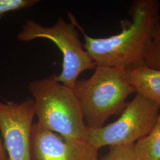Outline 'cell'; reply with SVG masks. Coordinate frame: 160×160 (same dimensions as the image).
I'll list each match as a JSON object with an SVG mask.
<instances>
[{"instance_id":"1","label":"cell","mask_w":160,"mask_h":160,"mask_svg":"<svg viewBox=\"0 0 160 160\" xmlns=\"http://www.w3.org/2000/svg\"><path fill=\"white\" fill-rule=\"evenodd\" d=\"M157 0H136L129 9L132 21H122V31L108 38H94L84 33L83 47L98 67L128 69L144 63L160 26Z\"/></svg>"},{"instance_id":"2","label":"cell","mask_w":160,"mask_h":160,"mask_svg":"<svg viewBox=\"0 0 160 160\" xmlns=\"http://www.w3.org/2000/svg\"><path fill=\"white\" fill-rule=\"evenodd\" d=\"M72 90L88 129L102 127L110 116L121 114L126 98L135 92L126 69L98 66L90 78L78 80Z\"/></svg>"},{"instance_id":"3","label":"cell","mask_w":160,"mask_h":160,"mask_svg":"<svg viewBox=\"0 0 160 160\" xmlns=\"http://www.w3.org/2000/svg\"><path fill=\"white\" fill-rule=\"evenodd\" d=\"M38 123L64 137L87 142L86 126L80 103L73 90L58 82L54 75L29 83Z\"/></svg>"},{"instance_id":"4","label":"cell","mask_w":160,"mask_h":160,"mask_svg":"<svg viewBox=\"0 0 160 160\" xmlns=\"http://www.w3.org/2000/svg\"><path fill=\"white\" fill-rule=\"evenodd\" d=\"M71 23H67L59 18L53 26H44L33 20H28L17 34V39L28 42L36 39H46L53 42L60 49L62 56V70L54 78L58 82L73 88L82 72L96 68L92 61L81 43L78 32V25L74 17Z\"/></svg>"},{"instance_id":"5","label":"cell","mask_w":160,"mask_h":160,"mask_svg":"<svg viewBox=\"0 0 160 160\" xmlns=\"http://www.w3.org/2000/svg\"><path fill=\"white\" fill-rule=\"evenodd\" d=\"M160 111L158 104L137 94L118 120L98 128H88L87 142L98 150L106 146L134 145L151 131Z\"/></svg>"},{"instance_id":"6","label":"cell","mask_w":160,"mask_h":160,"mask_svg":"<svg viewBox=\"0 0 160 160\" xmlns=\"http://www.w3.org/2000/svg\"><path fill=\"white\" fill-rule=\"evenodd\" d=\"M35 115L33 99L0 101V131L8 160H31L30 138Z\"/></svg>"},{"instance_id":"7","label":"cell","mask_w":160,"mask_h":160,"mask_svg":"<svg viewBox=\"0 0 160 160\" xmlns=\"http://www.w3.org/2000/svg\"><path fill=\"white\" fill-rule=\"evenodd\" d=\"M98 151L87 142L64 137L38 123L33 124L31 160H98Z\"/></svg>"},{"instance_id":"8","label":"cell","mask_w":160,"mask_h":160,"mask_svg":"<svg viewBox=\"0 0 160 160\" xmlns=\"http://www.w3.org/2000/svg\"><path fill=\"white\" fill-rule=\"evenodd\" d=\"M126 72L135 92L160 106V69L152 68L143 63L126 69Z\"/></svg>"},{"instance_id":"9","label":"cell","mask_w":160,"mask_h":160,"mask_svg":"<svg viewBox=\"0 0 160 160\" xmlns=\"http://www.w3.org/2000/svg\"><path fill=\"white\" fill-rule=\"evenodd\" d=\"M134 148L139 160H160V111L151 131L135 143Z\"/></svg>"},{"instance_id":"10","label":"cell","mask_w":160,"mask_h":160,"mask_svg":"<svg viewBox=\"0 0 160 160\" xmlns=\"http://www.w3.org/2000/svg\"><path fill=\"white\" fill-rule=\"evenodd\" d=\"M102 160H139L134 145L110 147L108 154Z\"/></svg>"},{"instance_id":"11","label":"cell","mask_w":160,"mask_h":160,"mask_svg":"<svg viewBox=\"0 0 160 160\" xmlns=\"http://www.w3.org/2000/svg\"><path fill=\"white\" fill-rule=\"evenodd\" d=\"M144 63L150 68L160 69V26L155 33Z\"/></svg>"},{"instance_id":"12","label":"cell","mask_w":160,"mask_h":160,"mask_svg":"<svg viewBox=\"0 0 160 160\" xmlns=\"http://www.w3.org/2000/svg\"><path fill=\"white\" fill-rule=\"evenodd\" d=\"M39 1L38 0H0V21L6 13L29 8Z\"/></svg>"},{"instance_id":"13","label":"cell","mask_w":160,"mask_h":160,"mask_svg":"<svg viewBox=\"0 0 160 160\" xmlns=\"http://www.w3.org/2000/svg\"><path fill=\"white\" fill-rule=\"evenodd\" d=\"M0 160H8V156L6 152V149L2 139L0 137Z\"/></svg>"},{"instance_id":"14","label":"cell","mask_w":160,"mask_h":160,"mask_svg":"<svg viewBox=\"0 0 160 160\" xmlns=\"http://www.w3.org/2000/svg\"></svg>"}]
</instances>
